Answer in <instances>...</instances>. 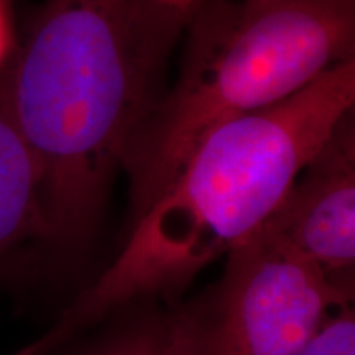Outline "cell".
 Listing matches in <instances>:
<instances>
[{"mask_svg":"<svg viewBox=\"0 0 355 355\" xmlns=\"http://www.w3.org/2000/svg\"><path fill=\"white\" fill-rule=\"evenodd\" d=\"M184 26L150 0H46L33 17L0 83L38 163L53 250L73 254L94 232Z\"/></svg>","mask_w":355,"mask_h":355,"instance_id":"1","label":"cell"},{"mask_svg":"<svg viewBox=\"0 0 355 355\" xmlns=\"http://www.w3.org/2000/svg\"><path fill=\"white\" fill-rule=\"evenodd\" d=\"M355 105V60L288 99L222 123L132 222L122 250L55 326L15 355H50L135 301L178 295L257 232Z\"/></svg>","mask_w":355,"mask_h":355,"instance_id":"2","label":"cell"},{"mask_svg":"<svg viewBox=\"0 0 355 355\" xmlns=\"http://www.w3.org/2000/svg\"><path fill=\"white\" fill-rule=\"evenodd\" d=\"M184 28L180 78L123 152L132 222L207 133L355 60V0H201Z\"/></svg>","mask_w":355,"mask_h":355,"instance_id":"3","label":"cell"},{"mask_svg":"<svg viewBox=\"0 0 355 355\" xmlns=\"http://www.w3.org/2000/svg\"><path fill=\"white\" fill-rule=\"evenodd\" d=\"M219 283L171 313L180 355H300L350 306L336 282L260 227L235 245Z\"/></svg>","mask_w":355,"mask_h":355,"instance_id":"4","label":"cell"},{"mask_svg":"<svg viewBox=\"0 0 355 355\" xmlns=\"http://www.w3.org/2000/svg\"><path fill=\"white\" fill-rule=\"evenodd\" d=\"M261 227L329 278L354 286V110L337 123Z\"/></svg>","mask_w":355,"mask_h":355,"instance_id":"5","label":"cell"},{"mask_svg":"<svg viewBox=\"0 0 355 355\" xmlns=\"http://www.w3.org/2000/svg\"><path fill=\"white\" fill-rule=\"evenodd\" d=\"M42 175L0 83V270L28 241H43Z\"/></svg>","mask_w":355,"mask_h":355,"instance_id":"6","label":"cell"},{"mask_svg":"<svg viewBox=\"0 0 355 355\" xmlns=\"http://www.w3.org/2000/svg\"><path fill=\"white\" fill-rule=\"evenodd\" d=\"M89 355H180L171 314L141 318L102 343Z\"/></svg>","mask_w":355,"mask_h":355,"instance_id":"7","label":"cell"},{"mask_svg":"<svg viewBox=\"0 0 355 355\" xmlns=\"http://www.w3.org/2000/svg\"><path fill=\"white\" fill-rule=\"evenodd\" d=\"M300 355H355V316L352 306L332 316Z\"/></svg>","mask_w":355,"mask_h":355,"instance_id":"8","label":"cell"},{"mask_svg":"<svg viewBox=\"0 0 355 355\" xmlns=\"http://www.w3.org/2000/svg\"><path fill=\"white\" fill-rule=\"evenodd\" d=\"M158 10L166 15L175 17L178 20H183L184 24L189 20L191 13L201 0H150Z\"/></svg>","mask_w":355,"mask_h":355,"instance_id":"9","label":"cell"},{"mask_svg":"<svg viewBox=\"0 0 355 355\" xmlns=\"http://www.w3.org/2000/svg\"><path fill=\"white\" fill-rule=\"evenodd\" d=\"M12 50V28L8 19L7 0H0V68L7 61Z\"/></svg>","mask_w":355,"mask_h":355,"instance_id":"10","label":"cell"}]
</instances>
